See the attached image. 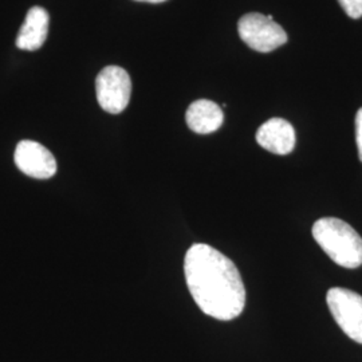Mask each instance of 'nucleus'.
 Returning a JSON list of instances; mask_svg holds the SVG:
<instances>
[{
  "label": "nucleus",
  "instance_id": "nucleus-7",
  "mask_svg": "<svg viewBox=\"0 0 362 362\" xmlns=\"http://www.w3.org/2000/svg\"><path fill=\"white\" fill-rule=\"evenodd\" d=\"M257 143L275 155H288L296 146V132L284 118H272L259 128Z\"/></svg>",
  "mask_w": 362,
  "mask_h": 362
},
{
  "label": "nucleus",
  "instance_id": "nucleus-12",
  "mask_svg": "<svg viewBox=\"0 0 362 362\" xmlns=\"http://www.w3.org/2000/svg\"><path fill=\"white\" fill-rule=\"evenodd\" d=\"M136 1H146V3H163L167 0H136Z\"/></svg>",
  "mask_w": 362,
  "mask_h": 362
},
{
  "label": "nucleus",
  "instance_id": "nucleus-6",
  "mask_svg": "<svg viewBox=\"0 0 362 362\" xmlns=\"http://www.w3.org/2000/svg\"><path fill=\"white\" fill-rule=\"evenodd\" d=\"M13 160L18 169L33 179L46 180L57 172L55 157L46 146L37 141L23 140L18 144Z\"/></svg>",
  "mask_w": 362,
  "mask_h": 362
},
{
  "label": "nucleus",
  "instance_id": "nucleus-3",
  "mask_svg": "<svg viewBox=\"0 0 362 362\" xmlns=\"http://www.w3.org/2000/svg\"><path fill=\"white\" fill-rule=\"evenodd\" d=\"M238 31L247 46L258 52H274L287 42L285 30L274 22L272 15L247 13L240 18Z\"/></svg>",
  "mask_w": 362,
  "mask_h": 362
},
{
  "label": "nucleus",
  "instance_id": "nucleus-10",
  "mask_svg": "<svg viewBox=\"0 0 362 362\" xmlns=\"http://www.w3.org/2000/svg\"><path fill=\"white\" fill-rule=\"evenodd\" d=\"M344 11L351 19H360L362 16V0H338Z\"/></svg>",
  "mask_w": 362,
  "mask_h": 362
},
{
  "label": "nucleus",
  "instance_id": "nucleus-4",
  "mask_svg": "<svg viewBox=\"0 0 362 362\" xmlns=\"http://www.w3.org/2000/svg\"><path fill=\"white\" fill-rule=\"evenodd\" d=\"M98 104L110 115H119L129 105L132 81L119 66H106L95 79Z\"/></svg>",
  "mask_w": 362,
  "mask_h": 362
},
{
  "label": "nucleus",
  "instance_id": "nucleus-1",
  "mask_svg": "<svg viewBox=\"0 0 362 362\" xmlns=\"http://www.w3.org/2000/svg\"><path fill=\"white\" fill-rule=\"evenodd\" d=\"M184 272L200 310L219 321L238 318L246 305V288L233 260L208 245L188 250Z\"/></svg>",
  "mask_w": 362,
  "mask_h": 362
},
{
  "label": "nucleus",
  "instance_id": "nucleus-9",
  "mask_svg": "<svg viewBox=\"0 0 362 362\" xmlns=\"http://www.w3.org/2000/svg\"><path fill=\"white\" fill-rule=\"evenodd\" d=\"M185 119L188 128L194 133L209 134L219 129L224 121V115L219 105L208 100H197L189 105Z\"/></svg>",
  "mask_w": 362,
  "mask_h": 362
},
{
  "label": "nucleus",
  "instance_id": "nucleus-2",
  "mask_svg": "<svg viewBox=\"0 0 362 362\" xmlns=\"http://www.w3.org/2000/svg\"><path fill=\"white\" fill-rule=\"evenodd\" d=\"M315 242L334 263L345 269L362 264V238L348 223L337 218H322L313 226Z\"/></svg>",
  "mask_w": 362,
  "mask_h": 362
},
{
  "label": "nucleus",
  "instance_id": "nucleus-11",
  "mask_svg": "<svg viewBox=\"0 0 362 362\" xmlns=\"http://www.w3.org/2000/svg\"><path fill=\"white\" fill-rule=\"evenodd\" d=\"M356 141L358 148V157L362 163V107L356 115Z\"/></svg>",
  "mask_w": 362,
  "mask_h": 362
},
{
  "label": "nucleus",
  "instance_id": "nucleus-5",
  "mask_svg": "<svg viewBox=\"0 0 362 362\" xmlns=\"http://www.w3.org/2000/svg\"><path fill=\"white\" fill-rule=\"evenodd\" d=\"M326 302L333 318L350 339L362 345V297L341 287L327 291Z\"/></svg>",
  "mask_w": 362,
  "mask_h": 362
},
{
  "label": "nucleus",
  "instance_id": "nucleus-8",
  "mask_svg": "<svg viewBox=\"0 0 362 362\" xmlns=\"http://www.w3.org/2000/svg\"><path fill=\"white\" fill-rule=\"evenodd\" d=\"M50 16L42 7H33L28 10L23 26L21 27L16 46L21 50L35 52L43 46L49 34Z\"/></svg>",
  "mask_w": 362,
  "mask_h": 362
}]
</instances>
